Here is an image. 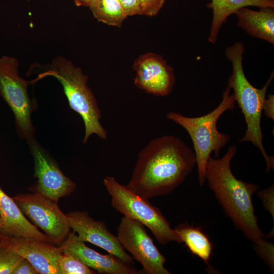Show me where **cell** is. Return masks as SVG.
Wrapping results in <instances>:
<instances>
[{"instance_id": "obj_28", "label": "cell", "mask_w": 274, "mask_h": 274, "mask_svg": "<svg viewBox=\"0 0 274 274\" xmlns=\"http://www.w3.org/2000/svg\"><path fill=\"white\" fill-rule=\"evenodd\" d=\"M78 6L89 7L93 0H73Z\"/></svg>"}, {"instance_id": "obj_8", "label": "cell", "mask_w": 274, "mask_h": 274, "mask_svg": "<svg viewBox=\"0 0 274 274\" xmlns=\"http://www.w3.org/2000/svg\"><path fill=\"white\" fill-rule=\"evenodd\" d=\"M24 216L43 231L51 243L60 246L71 232L68 217L58 203L33 192L19 193L13 197Z\"/></svg>"}, {"instance_id": "obj_29", "label": "cell", "mask_w": 274, "mask_h": 274, "mask_svg": "<svg viewBox=\"0 0 274 274\" xmlns=\"http://www.w3.org/2000/svg\"><path fill=\"white\" fill-rule=\"evenodd\" d=\"M2 227H3V222H2L1 218L0 217V230L2 229Z\"/></svg>"}, {"instance_id": "obj_27", "label": "cell", "mask_w": 274, "mask_h": 274, "mask_svg": "<svg viewBox=\"0 0 274 274\" xmlns=\"http://www.w3.org/2000/svg\"><path fill=\"white\" fill-rule=\"evenodd\" d=\"M274 95L268 94V98L265 99L262 111L264 112L265 116L274 120Z\"/></svg>"}, {"instance_id": "obj_9", "label": "cell", "mask_w": 274, "mask_h": 274, "mask_svg": "<svg viewBox=\"0 0 274 274\" xmlns=\"http://www.w3.org/2000/svg\"><path fill=\"white\" fill-rule=\"evenodd\" d=\"M34 164L33 177L37 178L30 189L57 202L76 190V183L62 172L55 159L44 149L35 137L26 141Z\"/></svg>"}, {"instance_id": "obj_13", "label": "cell", "mask_w": 274, "mask_h": 274, "mask_svg": "<svg viewBox=\"0 0 274 274\" xmlns=\"http://www.w3.org/2000/svg\"><path fill=\"white\" fill-rule=\"evenodd\" d=\"M135 85L146 92L156 95L170 94L174 83L173 69L160 55L148 53L140 56L134 61Z\"/></svg>"}, {"instance_id": "obj_23", "label": "cell", "mask_w": 274, "mask_h": 274, "mask_svg": "<svg viewBox=\"0 0 274 274\" xmlns=\"http://www.w3.org/2000/svg\"><path fill=\"white\" fill-rule=\"evenodd\" d=\"M165 0H139L142 15L154 16L158 14Z\"/></svg>"}, {"instance_id": "obj_26", "label": "cell", "mask_w": 274, "mask_h": 274, "mask_svg": "<svg viewBox=\"0 0 274 274\" xmlns=\"http://www.w3.org/2000/svg\"><path fill=\"white\" fill-rule=\"evenodd\" d=\"M39 272L27 259L23 258L18 264L12 274H38Z\"/></svg>"}, {"instance_id": "obj_16", "label": "cell", "mask_w": 274, "mask_h": 274, "mask_svg": "<svg viewBox=\"0 0 274 274\" xmlns=\"http://www.w3.org/2000/svg\"><path fill=\"white\" fill-rule=\"evenodd\" d=\"M234 14L237 25L249 35L274 44L273 8H260L259 10L254 11L243 7Z\"/></svg>"}, {"instance_id": "obj_12", "label": "cell", "mask_w": 274, "mask_h": 274, "mask_svg": "<svg viewBox=\"0 0 274 274\" xmlns=\"http://www.w3.org/2000/svg\"><path fill=\"white\" fill-rule=\"evenodd\" d=\"M71 229L78 238L107 251L129 264H133V257L125 251L117 236L107 229L105 223L96 221L85 211H71L66 214Z\"/></svg>"}, {"instance_id": "obj_21", "label": "cell", "mask_w": 274, "mask_h": 274, "mask_svg": "<svg viewBox=\"0 0 274 274\" xmlns=\"http://www.w3.org/2000/svg\"><path fill=\"white\" fill-rule=\"evenodd\" d=\"M23 259L20 255L0 244V274H12Z\"/></svg>"}, {"instance_id": "obj_5", "label": "cell", "mask_w": 274, "mask_h": 274, "mask_svg": "<svg viewBox=\"0 0 274 274\" xmlns=\"http://www.w3.org/2000/svg\"><path fill=\"white\" fill-rule=\"evenodd\" d=\"M227 87L223 92L220 104L211 112L196 117H188L179 113L170 112L166 117L183 127L189 135L194 148L197 166L198 179L200 186L206 181L205 174L209 157L214 152L218 158L220 150L228 142L230 136L218 131L217 121L226 111L235 108V97Z\"/></svg>"}, {"instance_id": "obj_6", "label": "cell", "mask_w": 274, "mask_h": 274, "mask_svg": "<svg viewBox=\"0 0 274 274\" xmlns=\"http://www.w3.org/2000/svg\"><path fill=\"white\" fill-rule=\"evenodd\" d=\"M103 182L111 196L112 206L116 211L143 224L150 229L160 244L171 242L182 243L160 209L153 206L148 199L136 195L113 177H106Z\"/></svg>"}, {"instance_id": "obj_18", "label": "cell", "mask_w": 274, "mask_h": 274, "mask_svg": "<svg viewBox=\"0 0 274 274\" xmlns=\"http://www.w3.org/2000/svg\"><path fill=\"white\" fill-rule=\"evenodd\" d=\"M174 229L182 243H185L190 252L208 264L212 253L213 246L208 236L200 228L184 223Z\"/></svg>"}, {"instance_id": "obj_17", "label": "cell", "mask_w": 274, "mask_h": 274, "mask_svg": "<svg viewBox=\"0 0 274 274\" xmlns=\"http://www.w3.org/2000/svg\"><path fill=\"white\" fill-rule=\"evenodd\" d=\"M247 6L274 8L273 0H211L207 7L213 10V16L208 41L215 44L222 25L239 9Z\"/></svg>"}, {"instance_id": "obj_4", "label": "cell", "mask_w": 274, "mask_h": 274, "mask_svg": "<svg viewBox=\"0 0 274 274\" xmlns=\"http://www.w3.org/2000/svg\"><path fill=\"white\" fill-rule=\"evenodd\" d=\"M47 77L56 78L62 85L70 108L82 117L85 126L83 143L95 134L107 139V132L100 120L101 112L95 96L87 85L88 76L81 69L66 58L59 56L54 58L49 67L40 73L32 82Z\"/></svg>"}, {"instance_id": "obj_2", "label": "cell", "mask_w": 274, "mask_h": 274, "mask_svg": "<svg viewBox=\"0 0 274 274\" xmlns=\"http://www.w3.org/2000/svg\"><path fill=\"white\" fill-rule=\"evenodd\" d=\"M236 151V146L233 145L221 158L210 156L205 178L234 227L253 244H258L264 239V235L258 225L252 198L259 186L238 180L233 174L230 163Z\"/></svg>"}, {"instance_id": "obj_24", "label": "cell", "mask_w": 274, "mask_h": 274, "mask_svg": "<svg viewBox=\"0 0 274 274\" xmlns=\"http://www.w3.org/2000/svg\"><path fill=\"white\" fill-rule=\"evenodd\" d=\"M258 196L262 200L264 208L269 212L274 219V187L271 186L264 190L259 191Z\"/></svg>"}, {"instance_id": "obj_25", "label": "cell", "mask_w": 274, "mask_h": 274, "mask_svg": "<svg viewBox=\"0 0 274 274\" xmlns=\"http://www.w3.org/2000/svg\"><path fill=\"white\" fill-rule=\"evenodd\" d=\"M127 16L142 15L139 0H118Z\"/></svg>"}, {"instance_id": "obj_1", "label": "cell", "mask_w": 274, "mask_h": 274, "mask_svg": "<svg viewBox=\"0 0 274 274\" xmlns=\"http://www.w3.org/2000/svg\"><path fill=\"white\" fill-rule=\"evenodd\" d=\"M196 164L194 151L180 138L165 135L151 140L139 153L127 187L148 199L171 193Z\"/></svg>"}, {"instance_id": "obj_7", "label": "cell", "mask_w": 274, "mask_h": 274, "mask_svg": "<svg viewBox=\"0 0 274 274\" xmlns=\"http://www.w3.org/2000/svg\"><path fill=\"white\" fill-rule=\"evenodd\" d=\"M19 65L14 57H0V95L13 112L19 137L27 141L35 137L31 114L37 107L29 97L28 82L19 74Z\"/></svg>"}, {"instance_id": "obj_20", "label": "cell", "mask_w": 274, "mask_h": 274, "mask_svg": "<svg viewBox=\"0 0 274 274\" xmlns=\"http://www.w3.org/2000/svg\"><path fill=\"white\" fill-rule=\"evenodd\" d=\"M59 266L61 274H95V271L74 256L63 253Z\"/></svg>"}, {"instance_id": "obj_14", "label": "cell", "mask_w": 274, "mask_h": 274, "mask_svg": "<svg viewBox=\"0 0 274 274\" xmlns=\"http://www.w3.org/2000/svg\"><path fill=\"white\" fill-rule=\"evenodd\" d=\"M62 253L76 258L98 273L103 274H139L132 264L109 254L102 255L87 247L73 231L59 246Z\"/></svg>"}, {"instance_id": "obj_11", "label": "cell", "mask_w": 274, "mask_h": 274, "mask_svg": "<svg viewBox=\"0 0 274 274\" xmlns=\"http://www.w3.org/2000/svg\"><path fill=\"white\" fill-rule=\"evenodd\" d=\"M0 244L27 259L40 274H61L59 246L33 238L0 234Z\"/></svg>"}, {"instance_id": "obj_3", "label": "cell", "mask_w": 274, "mask_h": 274, "mask_svg": "<svg viewBox=\"0 0 274 274\" xmlns=\"http://www.w3.org/2000/svg\"><path fill=\"white\" fill-rule=\"evenodd\" d=\"M244 44L236 42L226 48L225 55L231 62L232 74L228 87L233 90L235 101L241 108L247 124L245 135L239 142H251L260 151L266 164V171L274 169V158L268 155L263 146L261 118L267 89L273 78V72L261 89L254 87L247 79L243 67Z\"/></svg>"}, {"instance_id": "obj_19", "label": "cell", "mask_w": 274, "mask_h": 274, "mask_svg": "<svg viewBox=\"0 0 274 274\" xmlns=\"http://www.w3.org/2000/svg\"><path fill=\"white\" fill-rule=\"evenodd\" d=\"M89 7L96 19L109 25L121 27L127 17L118 0H93Z\"/></svg>"}, {"instance_id": "obj_22", "label": "cell", "mask_w": 274, "mask_h": 274, "mask_svg": "<svg viewBox=\"0 0 274 274\" xmlns=\"http://www.w3.org/2000/svg\"><path fill=\"white\" fill-rule=\"evenodd\" d=\"M253 248L257 254L264 261L271 271L274 269L273 244L264 239L261 243L253 245Z\"/></svg>"}, {"instance_id": "obj_15", "label": "cell", "mask_w": 274, "mask_h": 274, "mask_svg": "<svg viewBox=\"0 0 274 274\" xmlns=\"http://www.w3.org/2000/svg\"><path fill=\"white\" fill-rule=\"evenodd\" d=\"M0 217L3 222L0 234L31 238L52 244L49 238L24 216L13 197L8 196L1 187Z\"/></svg>"}, {"instance_id": "obj_10", "label": "cell", "mask_w": 274, "mask_h": 274, "mask_svg": "<svg viewBox=\"0 0 274 274\" xmlns=\"http://www.w3.org/2000/svg\"><path fill=\"white\" fill-rule=\"evenodd\" d=\"M145 226L124 216L117 227V238L124 250L143 266L148 274H170L164 266L166 258L154 245Z\"/></svg>"}]
</instances>
